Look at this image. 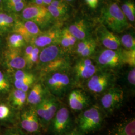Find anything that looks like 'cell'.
<instances>
[{"mask_svg":"<svg viewBox=\"0 0 135 135\" xmlns=\"http://www.w3.org/2000/svg\"><path fill=\"white\" fill-rule=\"evenodd\" d=\"M102 18L109 28L117 33H121L129 24L121 8L117 3H112L104 8L102 12Z\"/></svg>","mask_w":135,"mask_h":135,"instance_id":"6da1fadb","label":"cell"},{"mask_svg":"<svg viewBox=\"0 0 135 135\" xmlns=\"http://www.w3.org/2000/svg\"><path fill=\"white\" fill-rule=\"evenodd\" d=\"M103 116L100 109L93 106L83 111L78 120V130L82 134L89 133L101 127Z\"/></svg>","mask_w":135,"mask_h":135,"instance_id":"7a4b0ae2","label":"cell"},{"mask_svg":"<svg viewBox=\"0 0 135 135\" xmlns=\"http://www.w3.org/2000/svg\"><path fill=\"white\" fill-rule=\"evenodd\" d=\"M50 123L51 131L55 135H62L71 131L72 123L69 110L65 107L59 108Z\"/></svg>","mask_w":135,"mask_h":135,"instance_id":"3957f363","label":"cell"},{"mask_svg":"<svg viewBox=\"0 0 135 135\" xmlns=\"http://www.w3.org/2000/svg\"><path fill=\"white\" fill-rule=\"evenodd\" d=\"M22 16L25 20L31 21L39 25L47 24L52 17L45 6L31 4L25 7Z\"/></svg>","mask_w":135,"mask_h":135,"instance_id":"277c9868","label":"cell"},{"mask_svg":"<svg viewBox=\"0 0 135 135\" xmlns=\"http://www.w3.org/2000/svg\"><path fill=\"white\" fill-rule=\"evenodd\" d=\"M59 109L58 101L53 98H44L35 108L41 124L45 126L50 123Z\"/></svg>","mask_w":135,"mask_h":135,"instance_id":"5b68a950","label":"cell"},{"mask_svg":"<svg viewBox=\"0 0 135 135\" xmlns=\"http://www.w3.org/2000/svg\"><path fill=\"white\" fill-rule=\"evenodd\" d=\"M71 80L67 74L54 73L47 79V84L49 89L55 96H63L69 88Z\"/></svg>","mask_w":135,"mask_h":135,"instance_id":"8992f818","label":"cell"},{"mask_svg":"<svg viewBox=\"0 0 135 135\" xmlns=\"http://www.w3.org/2000/svg\"><path fill=\"white\" fill-rule=\"evenodd\" d=\"M124 99V92L117 88H111L105 92L101 99L103 109L107 112H112L120 106Z\"/></svg>","mask_w":135,"mask_h":135,"instance_id":"52a82bcc","label":"cell"},{"mask_svg":"<svg viewBox=\"0 0 135 135\" xmlns=\"http://www.w3.org/2000/svg\"><path fill=\"white\" fill-rule=\"evenodd\" d=\"M113 82V76L108 73H95L89 79L87 87L89 90L95 94H100L106 91Z\"/></svg>","mask_w":135,"mask_h":135,"instance_id":"ba28073f","label":"cell"},{"mask_svg":"<svg viewBox=\"0 0 135 135\" xmlns=\"http://www.w3.org/2000/svg\"><path fill=\"white\" fill-rule=\"evenodd\" d=\"M20 125L25 131L31 133H38L41 128L39 117L34 108H30L23 111L20 117Z\"/></svg>","mask_w":135,"mask_h":135,"instance_id":"9c48e42d","label":"cell"},{"mask_svg":"<svg viewBox=\"0 0 135 135\" xmlns=\"http://www.w3.org/2000/svg\"><path fill=\"white\" fill-rule=\"evenodd\" d=\"M13 32L21 35L27 43L30 42L32 39L42 33L38 25L29 20L17 22L15 24Z\"/></svg>","mask_w":135,"mask_h":135,"instance_id":"30bf717a","label":"cell"},{"mask_svg":"<svg viewBox=\"0 0 135 135\" xmlns=\"http://www.w3.org/2000/svg\"><path fill=\"white\" fill-rule=\"evenodd\" d=\"M98 62L103 67L115 68L122 63L121 52L107 49L100 54Z\"/></svg>","mask_w":135,"mask_h":135,"instance_id":"8fae6325","label":"cell"},{"mask_svg":"<svg viewBox=\"0 0 135 135\" xmlns=\"http://www.w3.org/2000/svg\"><path fill=\"white\" fill-rule=\"evenodd\" d=\"M61 32L58 30H51L42 33L32 39L31 42L38 47H45L59 42Z\"/></svg>","mask_w":135,"mask_h":135,"instance_id":"7c38bea8","label":"cell"},{"mask_svg":"<svg viewBox=\"0 0 135 135\" xmlns=\"http://www.w3.org/2000/svg\"><path fill=\"white\" fill-rule=\"evenodd\" d=\"M99 38L103 45L107 49L117 50L121 46L120 39L103 26L99 29Z\"/></svg>","mask_w":135,"mask_h":135,"instance_id":"4fadbf2b","label":"cell"},{"mask_svg":"<svg viewBox=\"0 0 135 135\" xmlns=\"http://www.w3.org/2000/svg\"><path fill=\"white\" fill-rule=\"evenodd\" d=\"M74 71L78 78L88 79L96 73L97 68L91 60L83 59L76 64Z\"/></svg>","mask_w":135,"mask_h":135,"instance_id":"5bb4252c","label":"cell"},{"mask_svg":"<svg viewBox=\"0 0 135 135\" xmlns=\"http://www.w3.org/2000/svg\"><path fill=\"white\" fill-rule=\"evenodd\" d=\"M68 103L72 110L82 111L86 109L89 105V99L81 91L75 90L69 94Z\"/></svg>","mask_w":135,"mask_h":135,"instance_id":"9a60e30c","label":"cell"},{"mask_svg":"<svg viewBox=\"0 0 135 135\" xmlns=\"http://www.w3.org/2000/svg\"><path fill=\"white\" fill-rule=\"evenodd\" d=\"M17 49H10L6 53V62L8 67L21 70L26 67L27 63Z\"/></svg>","mask_w":135,"mask_h":135,"instance_id":"2e32d148","label":"cell"},{"mask_svg":"<svg viewBox=\"0 0 135 135\" xmlns=\"http://www.w3.org/2000/svg\"><path fill=\"white\" fill-rule=\"evenodd\" d=\"M61 50L56 45H51L45 48L39 55L40 61L42 63L48 64L61 56Z\"/></svg>","mask_w":135,"mask_h":135,"instance_id":"e0dca14e","label":"cell"},{"mask_svg":"<svg viewBox=\"0 0 135 135\" xmlns=\"http://www.w3.org/2000/svg\"><path fill=\"white\" fill-rule=\"evenodd\" d=\"M16 117L15 108L7 103L0 102V124H13Z\"/></svg>","mask_w":135,"mask_h":135,"instance_id":"ac0fdd59","label":"cell"},{"mask_svg":"<svg viewBox=\"0 0 135 135\" xmlns=\"http://www.w3.org/2000/svg\"><path fill=\"white\" fill-rule=\"evenodd\" d=\"M68 29L77 40H83L87 38L88 29L86 23L83 20L78 21L71 25Z\"/></svg>","mask_w":135,"mask_h":135,"instance_id":"d6986e66","label":"cell"},{"mask_svg":"<svg viewBox=\"0 0 135 135\" xmlns=\"http://www.w3.org/2000/svg\"><path fill=\"white\" fill-rule=\"evenodd\" d=\"M109 135H135V119L133 118L120 124Z\"/></svg>","mask_w":135,"mask_h":135,"instance_id":"ffe728a7","label":"cell"},{"mask_svg":"<svg viewBox=\"0 0 135 135\" xmlns=\"http://www.w3.org/2000/svg\"><path fill=\"white\" fill-rule=\"evenodd\" d=\"M44 90L41 84H36L32 88L27 96V100L29 104L36 106L44 99Z\"/></svg>","mask_w":135,"mask_h":135,"instance_id":"44dd1931","label":"cell"},{"mask_svg":"<svg viewBox=\"0 0 135 135\" xmlns=\"http://www.w3.org/2000/svg\"><path fill=\"white\" fill-rule=\"evenodd\" d=\"M26 93L20 89H15L12 92L11 96L10 105L15 109L22 108L27 101V96Z\"/></svg>","mask_w":135,"mask_h":135,"instance_id":"7402d4cb","label":"cell"},{"mask_svg":"<svg viewBox=\"0 0 135 135\" xmlns=\"http://www.w3.org/2000/svg\"><path fill=\"white\" fill-rule=\"evenodd\" d=\"M77 40L67 28L64 29L61 32L59 42L64 48H69L73 46L76 43Z\"/></svg>","mask_w":135,"mask_h":135,"instance_id":"603a6c76","label":"cell"},{"mask_svg":"<svg viewBox=\"0 0 135 135\" xmlns=\"http://www.w3.org/2000/svg\"><path fill=\"white\" fill-rule=\"evenodd\" d=\"M35 81L34 75L30 74L28 76L20 80H15V87L16 89L21 90L25 92H27L33 84Z\"/></svg>","mask_w":135,"mask_h":135,"instance_id":"cb8c5ba5","label":"cell"},{"mask_svg":"<svg viewBox=\"0 0 135 135\" xmlns=\"http://www.w3.org/2000/svg\"><path fill=\"white\" fill-rule=\"evenodd\" d=\"M121 9L127 19L132 22H135V5L134 2H126L122 5Z\"/></svg>","mask_w":135,"mask_h":135,"instance_id":"d4e9b609","label":"cell"},{"mask_svg":"<svg viewBox=\"0 0 135 135\" xmlns=\"http://www.w3.org/2000/svg\"><path fill=\"white\" fill-rule=\"evenodd\" d=\"M121 52L122 63H125L131 67L135 66V50H123Z\"/></svg>","mask_w":135,"mask_h":135,"instance_id":"484cf974","label":"cell"},{"mask_svg":"<svg viewBox=\"0 0 135 135\" xmlns=\"http://www.w3.org/2000/svg\"><path fill=\"white\" fill-rule=\"evenodd\" d=\"M8 42L9 47L12 49L19 48L23 47L25 43L23 37L17 33L10 35L8 38Z\"/></svg>","mask_w":135,"mask_h":135,"instance_id":"4316f807","label":"cell"},{"mask_svg":"<svg viewBox=\"0 0 135 135\" xmlns=\"http://www.w3.org/2000/svg\"><path fill=\"white\" fill-rule=\"evenodd\" d=\"M47 8L52 18L57 19H62L68 14L67 9L60 8L51 5H48Z\"/></svg>","mask_w":135,"mask_h":135,"instance_id":"83f0119b","label":"cell"},{"mask_svg":"<svg viewBox=\"0 0 135 135\" xmlns=\"http://www.w3.org/2000/svg\"><path fill=\"white\" fill-rule=\"evenodd\" d=\"M65 66V60L60 57L52 62L47 64L45 70L47 71H54L58 70Z\"/></svg>","mask_w":135,"mask_h":135,"instance_id":"f1b7e54d","label":"cell"},{"mask_svg":"<svg viewBox=\"0 0 135 135\" xmlns=\"http://www.w3.org/2000/svg\"><path fill=\"white\" fill-rule=\"evenodd\" d=\"M121 44L128 50H135V38L130 34L123 35L121 39Z\"/></svg>","mask_w":135,"mask_h":135,"instance_id":"f546056e","label":"cell"},{"mask_svg":"<svg viewBox=\"0 0 135 135\" xmlns=\"http://www.w3.org/2000/svg\"><path fill=\"white\" fill-rule=\"evenodd\" d=\"M96 48V43L95 41L92 39L91 41L84 49V50L80 53V55L83 57H87L91 56L93 53Z\"/></svg>","mask_w":135,"mask_h":135,"instance_id":"4dcf8cb0","label":"cell"},{"mask_svg":"<svg viewBox=\"0 0 135 135\" xmlns=\"http://www.w3.org/2000/svg\"><path fill=\"white\" fill-rule=\"evenodd\" d=\"M39 49L37 47H34L32 53L29 57L26 59L27 64L32 66L35 63H37L39 59Z\"/></svg>","mask_w":135,"mask_h":135,"instance_id":"1f68e13d","label":"cell"},{"mask_svg":"<svg viewBox=\"0 0 135 135\" xmlns=\"http://www.w3.org/2000/svg\"><path fill=\"white\" fill-rule=\"evenodd\" d=\"M10 89V84L4 74L0 71V93H5Z\"/></svg>","mask_w":135,"mask_h":135,"instance_id":"d6a6232c","label":"cell"},{"mask_svg":"<svg viewBox=\"0 0 135 135\" xmlns=\"http://www.w3.org/2000/svg\"><path fill=\"white\" fill-rule=\"evenodd\" d=\"M1 135H24L21 131L16 128H10L3 131Z\"/></svg>","mask_w":135,"mask_h":135,"instance_id":"836d02e7","label":"cell"},{"mask_svg":"<svg viewBox=\"0 0 135 135\" xmlns=\"http://www.w3.org/2000/svg\"><path fill=\"white\" fill-rule=\"evenodd\" d=\"M92 39L87 38L86 39L83 40L82 42L78 44L77 47L76 49V52L78 54H80V53L82 52L87 45L89 44V43L91 41Z\"/></svg>","mask_w":135,"mask_h":135,"instance_id":"e575fe53","label":"cell"},{"mask_svg":"<svg viewBox=\"0 0 135 135\" xmlns=\"http://www.w3.org/2000/svg\"><path fill=\"white\" fill-rule=\"evenodd\" d=\"M50 5L60 8L68 9L67 4L65 0H53Z\"/></svg>","mask_w":135,"mask_h":135,"instance_id":"d590c367","label":"cell"},{"mask_svg":"<svg viewBox=\"0 0 135 135\" xmlns=\"http://www.w3.org/2000/svg\"><path fill=\"white\" fill-rule=\"evenodd\" d=\"M25 7V2L24 1L20 2L18 4L14 5L9 8L10 10L15 12H19L24 9Z\"/></svg>","mask_w":135,"mask_h":135,"instance_id":"8d00e7d4","label":"cell"},{"mask_svg":"<svg viewBox=\"0 0 135 135\" xmlns=\"http://www.w3.org/2000/svg\"><path fill=\"white\" fill-rule=\"evenodd\" d=\"M30 73L19 70L15 73V80H20L28 76Z\"/></svg>","mask_w":135,"mask_h":135,"instance_id":"74e56055","label":"cell"},{"mask_svg":"<svg viewBox=\"0 0 135 135\" xmlns=\"http://www.w3.org/2000/svg\"><path fill=\"white\" fill-rule=\"evenodd\" d=\"M127 79L129 83L133 86H135V67L133 68L130 71L127 76Z\"/></svg>","mask_w":135,"mask_h":135,"instance_id":"f35d334b","label":"cell"},{"mask_svg":"<svg viewBox=\"0 0 135 135\" xmlns=\"http://www.w3.org/2000/svg\"><path fill=\"white\" fill-rule=\"evenodd\" d=\"M3 19L5 25V27H9L14 23L13 18L9 15L3 13Z\"/></svg>","mask_w":135,"mask_h":135,"instance_id":"ab89813d","label":"cell"},{"mask_svg":"<svg viewBox=\"0 0 135 135\" xmlns=\"http://www.w3.org/2000/svg\"><path fill=\"white\" fill-rule=\"evenodd\" d=\"M87 5L92 9H95L98 5L99 0H85Z\"/></svg>","mask_w":135,"mask_h":135,"instance_id":"60d3db41","label":"cell"},{"mask_svg":"<svg viewBox=\"0 0 135 135\" xmlns=\"http://www.w3.org/2000/svg\"><path fill=\"white\" fill-rule=\"evenodd\" d=\"M23 1L24 0H7V6L9 8L11 7L18 4Z\"/></svg>","mask_w":135,"mask_h":135,"instance_id":"b9f144b4","label":"cell"},{"mask_svg":"<svg viewBox=\"0 0 135 135\" xmlns=\"http://www.w3.org/2000/svg\"><path fill=\"white\" fill-rule=\"evenodd\" d=\"M34 48V47L33 46H29L25 50V60L28 58L30 56V55L32 53L33 49Z\"/></svg>","mask_w":135,"mask_h":135,"instance_id":"7bdbcfd3","label":"cell"},{"mask_svg":"<svg viewBox=\"0 0 135 135\" xmlns=\"http://www.w3.org/2000/svg\"><path fill=\"white\" fill-rule=\"evenodd\" d=\"M62 135H83V134H82L79 130H74L70 131Z\"/></svg>","mask_w":135,"mask_h":135,"instance_id":"ee69618b","label":"cell"},{"mask_svg":"<svg viewBox=\"0 0 135 135\" xmlns=\"http://www.w3.org/2000/svg\"><path fill=\"white\" fill-rule=\"evenodd\" d=\"M0 27L4 28L5 25L3 19V13H0Z\"/></svg>","mask_w":135,"mask_h":135,"instance_id":"f6af8a7d","label":"cell"},{"mask_svg":"<svg viewBox=\"0 0 135 135\" xmlns=\"http://www.w3.org/2000/svg\"><path fill=\"white\" fill-rule=\"evenodd\" d=\"M34 4L40 6H45L43 0H33Z\"/></svg>","mask_w":135,"mask_h":135,"instance_id":"bcb514c9","label":"cell"},{"mask_svg":"<svg viewBox=\"0 0 135 135\" xmlns=\"http://www.w3.org/2000/svg\"><path fill=\"white\" fill-rule=\"evenodd\" d=\"M65 1H68V2H71L73 0H65Z\"/></svg>","mask_w":135,"mask_h":135,"instance_id":"7dc6e473","label":"cell"},{"mask_svg":"<svg viewBox=\"0 0 135 135\" xmlns=\"http://www.w3.org/2000/svg\"><path fill=\"white\" fill-rule=\"evenodd\" d=\"M1 1H2V0H0V3L1 2Z\"/></svg>","mask_w":135,"mask_h":135,"instance_id":"c3c4849f","label":"cell"}]
</instances>
